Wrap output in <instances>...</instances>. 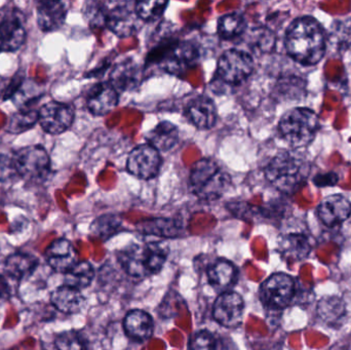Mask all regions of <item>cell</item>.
<instances>
[{"mask_svg": "<svg viewBox=\"0 0 351 350\" xmlns=\"http://www.w3.org/2000/svg\"><path fill=\"white\" fill-rule=\"evenodd\" d=\"M286 49L298 63H319L326 53V35L321 25L311 16L296 18L287 31Z\"/></svg>", "mask_w": 351, "mask_h": 350, "instance_id": "cell-1", "label": "cell"}, {"mask_svg": "<svg viewBox=\"0 0 351 350\" xmlns=\"http://www.w3.org/2000/svg\"><path fill=\"white\" fill-rule=\"evenodd\" d=\"M311 164L301 154L282 151L270 160L265 168V176L278 190L293 193L307 180Z\"/></svg>", "mask_w": 351, "mask_h": 350, "instance_id": "cell-2", "label": "cell"}, {"mask_svg": "<svg viewBox=\"0 0 351 350\" xmlns=\"http://www.w3.org/2000/svg\"><path fill=\"white\" fill-rule=\"evenodd\" d=\"M190 188L202 201L220 199L231 186V177L216 160L202 158L198 160L190 174Z\"/></svg>", "mask_w": 351, "mask_h": 350, "instance_id": "cell-3", "label": "cell"}, {"mask_svg": "<svg viewBox=\"0 0 351 350\" xmlns=\"http://www.w3.org/2000/svg\"><path fill=\"white\" fill-rule=\"evenodd\" d=\"M168 251L158 242L133 245L119 255L125 271L133 277H148L158 273L164 266Z\"/></svg>", "mask_w": 351, "mask_h": 350, "instance_id": "cell-4", "label": "cell"}, {"mask_svg": "<svg viewBox=\"0 0 351 350\" xmlns=\"http://www.w3.org/2000/svg\"><path fill=\"white\" fill-rule=\"evenodd\" d=\"M317 113L308 108H295L280 118L278 129L282 138L294 148L311 143L319 129Z\"/></svg>", "mask_w": 351, "mask_h": 350, "instance_id": "cell-5", "label": "cell"}, {"mask_svg": "<svg viewBox=\"0 0 351 350\" xmlns=\"http://www.w3.org/2000/svg\"><path fill=\"white\" fill-rule=\"evenodd\" d=\"M14 160L18 176L28 182L45 181L51 171L49 154L40 145L21 148L14 154Z\"/></svg>", "mask_w": 351, "mask_h": 350, "instance_id": "cell-6", "label": "cell"}, {"mask_svg": "<svg viewBox=\"0 0 351 350\" xmlns=\"http://www.w3.org/2000/svg\"><path fill=\"white\" fill-rule=\"evenodd\" d=\"M253 58L247 51L229 49L218 61L217 75L227 84H239L250 77L254 70Z\"/></svg>", "mask_w": 351, "mask_h": 350, "instance_id": "cell-7", "label": "cell"}, {"mask_svg": "<svg viewBox=\"0 0 351 350\" xmlns=\"http://www.w3.org/2000/svg\"><path fill=\"white\" fill-rule=\"evenodd\" d=\"M136 2H104L105 27L119 37H129L137 31L139 16Z\"/></svg>", "mask_w": 351, "mask_h": 350, "instance_id": "cell-8", "label": "cell"}, {"mask_svg": "<svg viewBox=\"0 0 351 350\" xmlns=\"http://www.w3.org/2000/svg\"><path fill=\"white\" fill-rule=\"evenodd\" d=\"M24 14L16 8L0 12V51H16L24 45Z\"/></svg>", "mask_w": 351, "mask_h": 350, "instance_id": "cell-9", "label": "cell"}, {"mask_svg": "<svg viewBox=\"0 0 351 350\" xmlns=\"http://www.w3.org/2000/svg\"><path fill=\"white\" fill-rule=\"evenodd\" d=\"M162 162L160 151L149 144H142L132 150L128 158L127 168L133 176L149 180L158 176Z\"/></svg>", "mask_w": 351, "mask_h": 350, "instance_id": "cell-10", "label": "cell"}, {"mask_svg": "<svg viewBox=\"0 0 351 350\" xmlns=\"http://www.w3.org/2000/svg\"><path fill=\"white\" fill-rule=\"evenodd\" d=\"M295 295V282L286 273H276L268 277L261 287V298L271 308H286Z\"/></svg>", "mask_w": 351, "mask_h": 350, "instance_id": "cell-11", "label": "cell"}, {"mask_svg": "<svg viewBox=\"0 0 351 350\" xmlns=\"http://www.w3.org/2000/svg\"><path fill=\"white\" fill-rule=\"evenodd\" d=\"M38 112L41 127L51 135H59L67 131L74 121L72 106L57 101L45 103Z\"/></svg>", "mask_w": 351, "mask_h": 350, "instance_id": "cell-12", "label": "cell"}, {"mask_svg": "<svg viewBox=\"0 0 351 350\" xmlns=\"http://www.w3.org/2000/svg\"><path fill=\"white\" fill-rule=\"evenodd\" d=\"M199 57V51L192 41H176L162 53L160 65L171 73H180L190 67Z\"/></svg>", "mask_w": 351, "mask_h": 350, "instance_id": "cell-13", "label": "cell"}, {"mask_svg": "<svg viewBox=\"0 0 351 350\" xmlns=\"http://www.w3.org/2000/svg\"><path fill=\"white\" fill-rule=\"evenodd\" d=\"M243 308L245 304L241 295L234 292H226L217 298L213 314L219 324L233 328L243 321Z\"/></svg>", "mask_w": 351, "mask_h": 350, "instance_id": "cell-14", "label": "cell"}, {"mask_svg": "<svg viewBox=\"0 0 351 350\" xmlns=\"http://www.w3.org/2000/svg\"><path fill=\"white\" fill-rule=\"evenodd\" d=\"M119 104V92L110 82H99L90 88L86 98V106L92 114L104 116Z\"/></svg>", "mask_w": 351, "mask_h": 350, "instance_id": "cell-15", "label": "cell"}, {"mask_svg": "<svg viewBox=\"0 0 351 350\" xmlns=\"http://www.w3.org/2000/svg\"><path fill=\"white\" fill-rule=\"evenodd\" d=\"M49 266L59 273H67L77 263V254L69 240L59 238L45 251Z\"/></svg>", "mask_w": 351, "mask_h": 350, "instance_id": "cell-16", "label": "cell"}, {"mask_svg": "<svg viewBox=\"0 0 351 350\" xmlns=\"http://www.w3.org/2000/svg\"><path fill=\"white\" fill-rule=\"evenodd\" d=\"M319 219L329 227L343 223L350 218L351 203L341 195L326 197L317 209Z\"/></svg>", "mask_w": 351, "mask_h": 350, "instance_id": "cell-17", "label": "cell"}, {"mask_svg": "<svg viewBox=\"0 0 351 350\" xmlns=\"http://www.w3.org/2000/svg\"><path fill=\"white\" fill-rule=\"evenodd\" d=\"M68 4L64 1H39L37 3L36 18L39 29L51 32L61 28L67 16Z\"/></svg>", "mask_w": 351, "mask_h": 350, "instance_id": "cell-18", "label": "cell"}, {"mask_svg": "<svg viewBox=\"0 0 351 350\" xmlns=\"http://www.w3.org/2000/svg\"><path fill=\"white\" fill-rule=\"evenodd\" d=\"M186 115L199 129H210L216 125L217 108L208 97L199 96L192 99L186 108Z\"/></svg>", "mask_w": 351, "mask_h": 350, "instance_id": "cell-19", "label": "cell"}, {"mask_svg": "<svg viewBox=\"0 0 351 350\" xmlns=\"http://www.w3.org/2000/svg\"><path fill=\"white\" fill-rule=\"evenodd\" d=\"M51 301L59 312L66 314H77L86 303V299L80 290L65 285L51 293Z\"/></svg>", "mask_w": 351, "mask_h": 350, "instance_id": "cell-20", "label": "cell"}, {"mask_svg": "<svg viewBox=\"0 0 351 350\" xmlns=\"http://www.w3.org/2000/svg\"><path fill=\"white\" fill-rule=\"evenodd\" d=\"M128 336L138 341L147 340L154 333V321L147 312L143 310H132L125 316L123 322Z\"/></svg>", "mask_w": 351, "mask_h": 350, "instance_id": "cell-21", "label": "cell"}, {"mask_svg": "<svg viewBox=\"0 0 351 350\" xmlns=\"http://www.w3.org/2000/svg\"><path fill=\"white\" fill-rule=\"evenodd\" d=\"M139 77V66L136 62L128 60L115 66L110 74V84L117 92H125L135 88Z\"/></svg>", "mask_w": 351, "mask_h": 350, "instance_id": "cell-22", "label": "cell"}, {"mask_svg": "<svg viewBox=\"0 0 351 350\" xmlns=\"http://www.w3.org/2000/svg\"><path fill=\"white\" fill-rule=\"evenodd\" d=\"M179 139L177 127L170 121H162L146 135L147 144L156 148L158 151L166 152L172 149Z\"/></svg>", "mask_w": 351, "mask_h": 350, "instance_id": "cell-23", "label": "cell"}, {"mask_svg": "<svg viewBox=\"0 0 351 350\" xmlns=\"http://www.w3.org/2000/svg\"><path fill=\"white\" fill-rule=\"evenodd\" d=\"M38 265V260L32 255L16 253L10 255L5 262V271L10 277L22 279L30 275Z\"/></svg>", "mask_w": 351, "mask_h": 350, "instance_id": "cell-24", "label": "cell"}, {"mask_svg": "<svg viewBox=\"0 0 351 350\" xmlns=\"http://www.w3.org/2000/svg\"><path fill=\"white\" fill-rule=\"evenodd\" d=\"M138 228L143 234L162 238H176L181 232V226L179 223L176 220L168 218H156L142 221L138 225Z\"/></svg>", "mask_w": 351, "mask_h": 350, "instance_id": "cell-25", "label": "cell"}, {"mask_svg": "<svg viewBox=\"0 0 351 350\" xmlns=\"http://www.w3.org/2000/svg\"><path fill=\"white\" fill-rule=\"evenodd\" d=\"M94 268L92 265L86 261L77 262L64 277V284L68 287L74 288L76 290L84 289L88 287L94 279Z\"/></svg>", "mask_w": 351, "mask_h": 350, "instance_id": "cell-26", "label": "cell"}, {"mask_svg": "<svg viewBox=\"0 0 351 350\" xmlns=\"http://www.w3.org/2000/svg\"><path fill=\"white\" fill-rule=\"evenodd\" d=\"M247 28L245 18L237 12L224 14L218 21V33L225 40L237 38L243 34Z\"/></svg>", "mask_w": 351, "mask_h": 350, "instance_id": "cell-27", "label": "cell"}, {"mask_svg": "<svg viewBox=\"0 0 351 350\" xmlns=\"http://www.w3.org/2000/svg\"><path fill=\"white\" fill-rule=\"evenodd\" d=\"M237 275L234 265L227 260H218L208 269V279L210 285L225 288L231 285Z\"/></svg>", "mask_w": 351, "mask_h": 350, "instance_id": "cell-28", "label": "cell"}, {"mask_svg": "<svg viewBox=\"0 0 351 350\" xmlns=\"http://www.w3.org/2000/svg\"><path fill=\"white\" fill-rule=\"evenodd\" d=\"M319 318L327 324H336L346 316V304L338 297H326L319 302Z\"/></svg>", "mask_w": 351, "mask_h": 350, "instance_id": "cell-29", "label": "cell"}, {"mask_svg": "<svg viewBox=\"0 0 351 350\" xmlns=\"http://www.w3.org/2000/svg\"><path fill=\"white\" fill-rule=\"evenodd\" d=\"M39 121V112L31 108L20 109L10 117L8 123V132L12 134H21L34 127Z\"/></svg>", "mask_w": 351, "mask_h": 350, "instance_id": "cell-30", "label": "cell"}, {"mask_svg": "<svg viewBox=\"0 0 351 350\" xmlns=\"http://www.w3.org/2000/svg\"><path fill=\"white\" fill-rule=\"evenodd\" d=\"M282 250L289 256L305 258L311 252V244L303 234H289L282 240Z\"/></svg>", "mask_w": 351, "mask_h": 350, "instance_id": "cell-31", "label": "cell"}, {"mask_svg": "<svg viewBox=\"0 0 351 350\" xmlns=\"http://www.w3.org/2000/svg\"><path fill=\"white\" fill-rule=\"evenodd\" d=\"M121 222L117 216L105 215L101 216L92 224L90 232L95 236L99 238H110L111 236L117 232L121 227Z\"/></svg>", "mask_w": 351, "mask_h": 350, "instance_id": "cell-32", "label": "cell"}, {"mask_svg": "<svg viewBox=\"0 0 351 350\" xmlns=\"http://www.w3.org/2000/svg\"><path fill=\"white\" fill-rule=\"evenodd\" d=\"M167 1H138L136 2L135 10L140 20L156 21L160 18L168 6Z\"/></svg>", "mask_w": 351, "mask_h": 350, "instance_id": "cell-33", "label": "cell"}, {"mask_svg": "<svg viewBox=\"0 0 351 350\" xmlns=\"http://www.w3.org/2000/svg\"><path fill=\"white\" fill-rule=\"evenodd\" d=\"M55 345L58 350H86V343L82 335L74 331L58 335Z\"/></svg>", "mask_w": 351, "mask_h": 350, "instance_id": "cell-34", "label": "cell"}, {"mask_svg": "<svg viewBox=\"0 0 351 350\" xmlns=\"http://www.w3.org/2000/svg\"><path fill=\"white\" fill-rule=\"evenodd\" d=\"M217 341L210 333L200 331L190 339L189 350H216Z\"/></svg>", "mask_w": 351, "mask_h": 350, "instance_id": "cell-35", "label": "cell"}, {"mask_svg": "<svg viewBox=\"0 0 351 350\" xmlns=\"http://www.w3.org/2000/svg\"><path fill=\"white\" fill-rule=\"evenodd\" d=\"M18 176L14 164V155L0 154V182H6Z\"/></svg>", "mask_w": 351, "mask_h": 350, "instance_id": "cell-36", "label": "cell"}, {"mask_svg": "<svg viewBox=\"0 0 351 350\" xmlns=\"http://www.w3.org/2000/svg\"><path fill=\"white\" fill-rule=\"evenodd\" d=\"M8 287L6 286L3 277H0V298L5 297L8 295Z\"/></svg>", "mask_w": 351, "mask_h": 350, "instance_id": "cell-37", "label": "cell"}, {"mask_svg": "<svg viewBox=\"0 0 351 350\" xmlns=\"http://www.w3.org/2000/svg\"><path fill=\"white\" fill-rule=\"evenodd\" d=\"M0 94H1V90H0Z\"/></svg>", "mask_w": 351, "mask_h": 350, "instance_id": "cell-38", "label": "cell"}]
</instances>
